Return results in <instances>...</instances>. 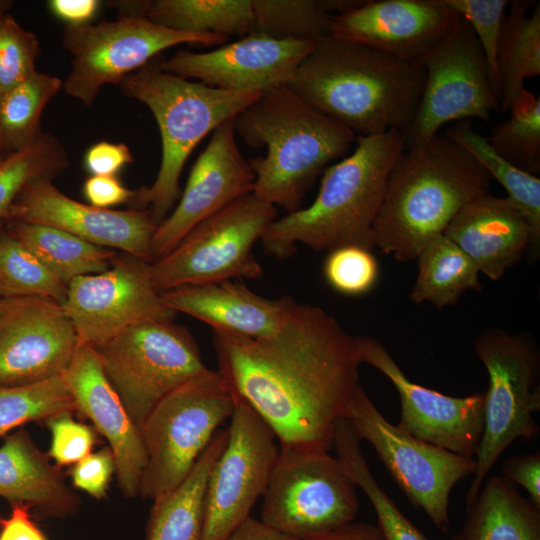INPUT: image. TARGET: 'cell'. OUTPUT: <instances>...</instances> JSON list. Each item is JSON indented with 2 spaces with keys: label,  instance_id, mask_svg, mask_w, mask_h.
Segmentation results:
<instances>
[{
  "label": "cell",
  "instance_id": "1",
  "mask_svg": "<svg viewBox=\"0 0 540 540\" xmlns=\"http://www.w3.org/2000/svg\"><path fill=\"white\" fill-rule=\"evenodd\" d=\"M218 371L270 426L280 447L329 452L361 386L356 336L323 309L296 302L271 336L213 331Z\"/></svg>",
  "mask_w": 540,
  "mask_h": 540
},
{
  "label": "cell",
  "instance_id": "2",
  "mask_svg": "<svg viewBox=\"0 0 540 540\" xmlns=\"http://www.w3.org/2000/svg\"><path fill=\"white\" fill-rule=\"evenodd\" d=\"M424 82L418 61L327 37L316 42L287 86L358 137L405 133Z\"/></svg>",
  "mask_w": 540,
  "mask_h": 540
},
{
  "label": "cell",
  "instance_id": "3",
  "mask_svg": "<svg viewBox=\"0 0 540 540\" xmlns=\"http://www.w3.org/2000/svg\"><path fill=\"white\" fill-rule=\"evenodd\" d=\"M491 177L463 148L439 133L406 147L387 179L373 225L374 246L401 262L417 258Z\"/></svg>",
  "mask_w": 540,
  "mask_h": 540
},
{
  "label": "cell",
  "instance_id": "4",
  "mask_svg": "<svg viewBox=\"0 0 540 540\" xmlns=\"http://www.w3.org/2000/svg\"><path fill=\"white\" fill-rule=\"evenodd\" d=\"M354 151L325 169L315 200L306 208L275 219L261 237L264 252L292 256L298 244L315 251L356 245L374 247L373 225L389 173L406 147L405 135L390 130L358 136Z\"/></svg>",
  "mask_w": 540,
  "mask_h": 540
},
{
  "label": "cell",
  "instance_id": "5",
  "mask_svg": "<svg viewBox=\"0 0 540 540\" xmlns=\"http://www.w3.org/2000/svg\"><path fill=\"white\" fill-rule=\"evenodd\" d=\"M235 133L264 157L249 160L253 194L287 213L302 201L327 165L356 141L354 132L316 110L287 85L261 95L234 117Z\"/></svg>",
  "mask_w": 540,
  "mask_h": 540
},
{
  "label": "cell",
  "instance_id": "6",
  "mask_svg": "<svg viewBox=\"0 0 540 540\" xmlns=\"http://www.w3.org/2000/svg\"><path fill=\"white\" fill-rule=\"evenodd\" d=\"M119 86L123 95L150 109L160 131L162 157L157 176L150 187L137 189L132 203L135 209L148 210L158 225L181 195L180 176L198 143L263 94L225 91L167 73L159 65V56Z\"/></svg>",
  "mask_w": 540,
  "mask_h": 540
},
{
  "label": "cell",
  "instance_id": "7",
  "mask_svg": "<svg viewBox=\"0 0 540 540\" xmlns=\"http://www.w3.org/2000/svg\"><path fill=\"white\" fill-rule=\"evenodd\" d=\"M236 402L226 379L210 369L166 395L141 428L147 464L139 495L154 500L177 487L230 420Z\"/></svg>",
  "mask_w": 540,
  "mask_h": 540
},
{
  "label": "cell",
  "instance_id": "8",
  "mask_svg": "<svg viewBox=\"0 0 540 540\" xmlns=\"http://www.w3.org/2000/svg\"><path fill=\"white\" fill-rule=\"evenodd\" d=\"M474 349L487 371L488 388L484 430L465 495L466 509L501 454L515 440H531L540 432L533 417L540 410V349L535 339L528 333L491 327L476 337Z\"/></svg>",
  "mask_w": 540,
  "mask_h": 540
},
{
  "label": "cell",
  "instance_id": "9",
  "mask_svg": "<svg viewBox=\"0 0 540 540\" xmlns=\"http://www.w3.org/2000/svg\"><path fill=\"white\" fill-rule=\"evenodd\" d=\"M275 218L276 207L253 193L234 201L151 263L154 287L164 292L185 285L260 278L263 269L253 247Z\"/></svg>",
  "mask_w": 540,
  "mask_h": 540
},
{
  "label": "cell",
  "instance_id": "10",
  "mask_svg": "<svg viewBox=\"0 0 540 540\" xmlns=\"http://www.w3.org/2000/svg\"><path fill=\"white\" fill-rule=\"evenodd\" d=\"M229 37L173 30L143 16L119 15L96 24L66 26L62 45L71 56L64 92L90 107L106 85H119L159 54L179 44L223 45Z\"/></svg>",
  "mask_w": 540,
  "mask_h": 540
},
{
  "label": "cell",
  "instance_id": "11",
  "mask_svg": "<svg viewBox=\"0 0 540 540\" xmlns=\"http://www.w3.org/2000/svg\"><path fill=\"white\" fill-rule=\"evenodd\" d=\"M96 350L107 378L140 429L166 395L208 369L189 330L173 322L133 325Z\"/></svg>",
  "mask_w": 540,
  "mask_h": 540
},
{
  "label": "cell",
  "instance_id": "12",
  "mask_svg": "<svg viewBox=\"0 0 540 540\" xmlns=\"http://www.w3.org/2000/svg\"><path fill=\"white\" fill-rule=\"evenodd\" d=\"M356 488L329 452L280 447L260 521L298 540L330 531L357 516Z\"/></svg>",
  "mask_w": 540,
  "mask_h": 540
},
{
  "label": "cell",
  "instance_id": "13",
  "mask_svg": "<svg viewBox=\"0 0 540 540\" xmlns=\"http://www.w3.org/2000/svg\"><path fill=\"white\" fill-rule=\"evenodd\" d=\"M344 419L360 440L372 445L411 504L421 508L439 531L448 532L451 491L459 481L474 475L475 458L421 441L391 424L362 386Z\"/></svg>",
  "mask_w": 540,
  "mask_h": 540
},
{
  "label": "cell",
  "instance_id": "14",
  "mask_svg": "<svg viewBox=\"0 0 540 540\" xmlns=\"http://www.w3.org/2000/svg\"><path fill=\"white\" fill-rule=\"evenodd\" d=\"M419 62L425 82L413 121L404 133L406 147L438 134L452 121H490L500 108L482 48L460 15L451 32Z\"/></svg>",
  "mask_w": 540,
  "mask_h": 540
},
{
  "label": "cell",
  "instance_id": "15",
  "mask_svg": "<svg viewBox=\"0 0 540 540\" xmlns=\"http://www.w3.org/2000/svg\"><path fill=\"white\" fill-rule=\"evenodd\" d=\"M276 439L264 419L237 395L228 441L208 477L202 540H226L251 516L279 454Z\"/></svg>",
  "mask_w": 540,
  "mask_h": 540
},
{
  "label": "cell",
  "instance_id": "16",
  "mask_svg": "<svg viewBox=\"0 0 540 540\" xmlns=\"http://www.w3.org/2000/svg\"><path fill=\"white\" fill-rule=\"evenodd\" d=\"M63 308L79 344L95 348L128 327L173 322L177 315L154 287L151 263L125 253L107 270L73 279Z\"/></svg>",
  "mask_w": 540,
  "mask_h": 540
},
{
  "label": "cell",
  "instance_id": "17",
  "mask_svg": "<svg viewBox=\"0 0 540 540\" xmlns=\"http://www.w3.org/2000/svg\"><path fill=\"white\" fill-rule=\"evenodd\" d=\"M358 358L380 371L396 388L400 419L396 426L409 435L452 453L474 457L485 421V395L453 397L408 379L377 339L356 336Z\"/></svg>",
  "mask_w": 540,
  "mask_h": 540
},
{
  "label": "cell",
  "instance_id": "18",
  "mask_svg": "<svg viewBox=\"0 0 540 540\" xmlns=\"http://www.w3.org/2000/svg\"><path fill=\"white\" fill-rule=\"evenodd\" d=\"M79 346L63 305L44 296L0 298V386L61 376Z\"/></svg>",
  "mask_w": 540,
  "mask_h": 540
},
{
  "label": "cell",
  "instance_id": "19",
  "mask_svg": "<svg viewBox=\"0 0 540 540\" xmlns=\"http://www.w3.org/2000/svg\"><path fill=\"white\" fill-rule=\"evenodd\" d=\"M315 44L254 31L212 51L182 49L169 58L159 56V65L167 73L212 88L265 94L288 85Z\"/></svg>",
  "mask_w": 540,
  "mask_h": 540
},
{
  "label": "cell",
  "instance_id": "20",
  "mask_svg": "<svg viewBox=\"0 0 540 540\" xmlns=\"http://www.w3.org/2000/svg\"><path fill=\"white\" fill-rule=\"evenodd\" d=\"M234 118L220 124L194 162L180 201L157 225L153 262L168 254L195 226L251 194L255 174L235 138Z\"/></svg>",
  "mask_w": 540,
  "mask_h": 540
},
{
  "label": "cell",
  "instance_id": "21",
  "mask_svg": "<svg viewBox=\"0 0 540 540\" xmlns=\"http://www.w3.org/2000/svg\"><path fill=\"white\" fill-rule=\"evenodd\" d=\"M11 220L55 227L95 245L153 262L151 246L157 223L148 210L97 208L65 195L52 179L29 182L12 207Z\"/></svg>",
  "mask_w": 540,
  "mask_h": 540
},
{
  "label": "cell",
  "instance_id": "22",
  "mask_svg": "<svg viewBox=\"0 0 540 540\" xmlns=\"http://www.w3.org/2000/svg\"><path fill=\"white\" fill-rule=\"evenodd\" d=\"M459 19L445 0H374L334 15L330 37L418 61Z\"/></svg>",
  "mask_w": 540,
  "mask_h": 540
},
{
  "label": "cell",
  "instance_id": "23",
  "mask_svg": "<svg viewBox=\"0 0 540 540\" xmlns=\"http://www.w3.org/2000/svg\"><path fill=\"white\" fill-rule=\"evenodd\" d=\"M62 378L76 412L108 441L122 493L128 498L139 495L147 464L142 431L107 378L96 348L79 344Z\"/></svg>",
  "mask_w": 540,
  "mask_h": 540
},
{
  "label": "cell",
  "instance_id": "24",
  "mask_svg": "<svg viewBox=\"0 0 540 540\" xmlns=\"http://www.w3.org/2000/svg\"><path fill=\"white\" fill-rule=\"evenodd\" d=\"M443 234L493 281L515 266L531 245L530 227L519 209L507 197L490 192L468 202Z\"/></svg>",
  "mask_w": 540,
  "mask_h": 540
},
{
  "label": "cell",
  "instance_id": "25",
  "mask_svg": "<svg viewBox=\"0 0 540 540\" xmlns=\"http://www.w3.org/2000/svg\"><path fill=\"white\" fill-rule=\"evenodd\" d=\"M160 294L169 308L208 324L213 331L252 339L274 334L296 304L290 296L268 299L232 280L185 285Z\"/></svg>",
  "mask_w": 540,
  "mask_h": 540
},
{
  "label": "cell",
  "instance_id": "26",
  "mask_svg": "<svg viewBox=\"0 0 540 540\" xmlns=\"http://www.w3.org/2000/svg\"><path fill=\"white\" fill-rule=\"evenodd\" d=\"M0 497L31 507L38 519L65 518L79 510V497L67 486L59 466L18 429L0 446Z\"/></svg>",
  "mask_w": 540,
  "mask_h": 540
},
{
  "label": "cell",
  "instance_id": "27",
  "mask_svg": "<svg viewBox=\"0 0 540 540\" xmlns=\"http://www.w3.org/2000/svg\"><path fill=\"white\" fill-rule=\"evenodd\" d=\"M466 511L450 540H540V507L502 476L487 477Z\"/></svg>",
  "mask_w": 540,
  "mask_h": 540
},
{
  "label": "cell",
  "instance_id": "28",
  "mask_svg": "<svg viewBox=\"0 0 540 540\" xmlns=\"http://www.w3.org/2000/svg\"><path fill=\"white\" fill-rule=\"evenodd\" d=\"M227 441L228 429H219L188 476L153 500L146 540H202L208 477Z\"/></svg>",
  "mask_w": 540,
  "mask_h": 540
},
{
  "label": "cell",
  "instance_id": "29",
  "mask_svg": "<svg viewBox=\"0 0 540 540\" xmlns=\"http://www.w3.org/2000/svg\"><path fill=\"white\" fill-rule=\"evenodd\" d=\"M117 8L177 31L240 38L256 31L252 0L119 1Z\"/></svg>",
  "mask_w": 540,
  "mask_h": 540
},
{
  "label": "cell",
  "instance_id": "30",
  "mask_svg": "<svg viewBox=\"0 0 540 540\" xmlns=\"http://www.w3.org/2000/svg\"><path fill=\"white\" fill-rule=\"evenodd\" d=\"M5 230L67 286L77 277L107 270L117 255L113 249L47 225L11 220Z\"/></svg>",
  "mask_w": 540,
  "mask_h": 540
},
{
  "label": "cell",
  "instance_id": "31",
  "mask_svg": "<svg viewBox=\"0 0 540 540\" xmlns=\"http://www.w3.org/2000/svg\"><path fill=\"white\" fill-rule=\"evenodd\" d=\"M505 15L497 54L499 103L503 112L525 89L527 78L540 75V5L516 0Z\"/></svg>",
  "mask_w": 540,
  "mask_h": 540
},
{
  "label": "cell",
  "instance_id": "32",
  "mask_svg": "<svg viewBox=\"0 0 540 540\" xmlns=\"http://www.w3.org/2000/svg\"><path fill=\"white\" fill-rule=\"evenodd\" d=\"M444 135L468 152L507 192V198L525 217L531 231L529 253L532 261L540 254V179L503 157L481 135L464 121L450 127Z\"/></svg>",
  "mask_w": 540,
  "mask_h": 540
},
{
  "label": "cell",
  "instance_id": "33",
  "mask_svg": "<svg viewBox=\"0 0 540 540\" xmlns=\"http://www.w3.org/2000/svg\"><path fill=\"white\" fill-rule=\"evenodd\" d=\"M418 274L410 299L438 309L457 304L468 290L479 291V271L469 257L444 234L433 238L417 256Z\"/></svg>",
  "mask_w": 540,
  "mask_h": 540
},
{
  "label": "cell",
  "instance_id": "34",
  "mask_svg": "<svg viewBox=\"0 0 540 540\" xmlns=\"http://www.w3.org/2000/svg\"><path fill=\"white\" fill-rule=\"evenodd\" d=\"M360 438L350 424L336 423L333 447L344 470L370 500L385 540H429L397 507L378 484L360 447Z\"/></svg>",
  "mask_w": 540,
  "mask_h": 540
},
{
  "label": "cell",
  "instance_id": "35",
  "mask_svg": "<svg viewBox=\"0 0 540 540\" xmlns=\"http://www.w3.org/2000/svg\"><path fill=\"white\" fill-rule=\"evenodd\" d=\"M354 0H252L256 31L277 38L319 41L330 37L334 15Z\"/></svg>",
  "mask_w": 540,
  "mask_h": 540
},
{
  "label": "cell",
  "instance_id": "36",
  "mask_svg": "<svg viewBox=\"0 0 540 540\" xmlns=\"http://www.w3.org/2000/svg\"><path fill=\"white\" fill-rule=\"evenodd\" d=\"M61 88L63 80L37 70L24 82L0 93V143L8 151L28 146L43 133L42 114Z\"/></svg>",
  "mask_w": 540,
  "mask_h": 540
},
{
  "label": "cell",
  "instance_id": "37",
  "mask_svg": "<svg viewBox=\"0 0 540 540\" xmlns=\"http://www.w3.org/2000/svg\"><path fill=\"white\" fill-rule=\"evenodd\" d=\"M69 167L60 140L42 133L28 146L12 152L0 163V220L8 221L12 207L26 185L37 178L54 179Z\"/></svg>",
  "mask_w": 540,
  "mask_h": 540
},
{
  "label": "cell",
  "instance_id": "38",
  "mask_svg": "<svg viewBox=\"0 0 540 540\" xmlns=\"http://www.w3.org/2000/svg\"><path fill=\"white\" fill-rule=\"evenodd\" d=\"M510 111V117L493 128L488 142L501 157L535 175L540 167V98L525 88Z\"/></svg>",
  "mask_w": 540,
  "mask_h": 540
},
{
  "label": "cell",
  "instance_id": "39",
  "mask_svg": "<svg viewBox=\"0 0 540 540\" xmlns=\"http://www.w3.org/2000/svg\"><path fill=\"white\" fill-rule=\"evenodd\" d=\"M67 288L4 228L0 235V298L44 296L63 305Z\"/></svg>",
  "mask_w": 540,
  "mask_h": 540
},
{
  "label": "cell",
  "instance_id": "40",
  "mask_svg": "<svg viewBox=\"0 0 540 540\" xmlns=\"http://www.w3.org/2000/svg\"><path fill=\"white\" fill-rule=\"evenodd\" d=\"M76 412L62 375L26 386H0V437L29 422Z\"/></svg>",
  "mask_w": 540,
  "mask_h": 540
},
{
  "label": "cell",
  "instance_id": "41",
  "mask_svg": "<svg viewBox=\"0 0 540 540\" xmlns=\"http://www.w3.org/2000/svg\"><path fill=\"white\" fill-rule=\"evenodd\" d=\"M323 273L327 283L338 293L360 296L375 287L379 266L369 249L347 245L328 252Z\"/></svg>",
  "mask_w": 540,
  "mask_h": 540
},
{
  "label": "cell",
  "instance_id": "42",
  "mask_svg": "<svg viewBox=\"0 0 540 540\" xmlns=\"http://www.w3.org/2000/svg\"><path fill=\"white\" fill-rule=\"evenodd\" d=\"M38 37L9 14L0 19V93L24 82L36 71Z\"/></svg>",
  "mask_w": 540,
  "mask_h": 540
},
{
  "label": "cell",
  "instance_id": "43",
  "mask_svg": "<svg viewBox=\"0 0 540 540\" xmlns=\"http://www.w3.org/2000/svg\"><path fill=\"white\" fill-rule=\"evenodd\" d=\"M472 28L484 53L492 87L499 100L497 66L498 46L506 8V0H445Z\"/></svg>",
  "mask_w": 540,
  "mask_h": 540
},
{
  "label": "cell",
  "instance_id": "44",
  "mask_svg": "<svg viewBox=\"0 0 540 540\" xmlns=\"http://www.w3.org/2000/svg\"><path fill=\"white\" fill-rule=\"evenodd\" d=\"M73 412L57 414L44 423L51 433L48 456L57 466L74 465L92 453L97 443V432L73 418Z\"/></svg>",
  "mask_w": 540,
  "mask_h": 540
},
{
  "label": "cell",
  "instance_id": "45",
  "mask_svg": "<svg viewBox=\"0 0 540 540\" xmlns=\"http://www.w3.org/2000/svg\"><path fill=\"white\" fill-rule=\"evenodd\" d=\"M115 471L113 453L109 447H105L90 453L75 463L70 471V476L75 488L100 500L107 496Z\"/></svg>",
  "mask_w": 540,
  "mask_h": 540
},
{
  "label": "cell",
  "instance_id": "46",
  "mask_svg": "<svg viewBox=\"0 0 540 540\" xmlns=\"http://www.w3.org/2000/svg\"><path fill=\"white\" fill-rule=\"evenodd\" d=\"M133 161V154L125 143L100 141L87 149L83 164L90 176H116Z\"/></svg>",
  "mask_w": 540,
  "mask_h": 540
},
{
  "label": "cell",
  "instance_id": "47",
  "mask_svg": "<svg viewBox=\"0 0 540 540\" xmlns=\"http://www.w3.org/2000/svg\"><path fill=\"white\" fill-rule=\"evenodd\" d=\"M82 193L90 205L110 209L120 204H132L137 190L126 187L117 176H89L83 183Z\"/></svg>",
  "mask_w": 540,
  "mask_h": 540
},
{
  "label": "cell",
  "instance_id": "48",
  "mask_svg": "<svg viewBox=\"0 0 540 540\" xmlns=\"http://www.w3.org/2000/svg\"><path fill=\"white\" fill-rule=\"evenodd\" d=\"M502 477L523 487L530 500L540 507V452L512 456L501 467Z\"/></svg>",
  "mask_w": 540,
  "mask_h": 540
},
{
  "label": "cell",
  "instance_id": "49",
  "mask_svg": "<svg viewBox=\"0 0 540 540\" xmlns=\"http://www.w3.org/2000/svg\"><path fill=\"white\" fill-rule=\"evenodd\" d=\"M10 506V515L0 518V540H48L32 519L29 505L14 503Z\"/></svg>",
  "mask_w": 540,
  "mask_h": 540
},
{
  "label": "cell",
  "instance_id": "50",
  "mask_svg": "<svg viewBox=\"0 0 540 540\" xmlns=\"http://www.w3.org/2000/svg\"><path fill=\"white\" fill-rule=\"evenodd\" d=\"M101 2L98 0H50V11L66 26H80L91 23Z\"/></svg>",
  "mask_w": 540,
  "mask_h": 540
},
{
  "label": "cell",
  "instance_id": "51",
  "mask_svg": "<svg viewBox=\"0 0 540 540\" xmlns=\"http://www.w3.org/2000/svg\"><path fill=\"white\" fill-rule=\"evenodd\" d=\"M301 540H385L378 525L348 523Z\"/></svg>",
  "mask_w": 540,
  "mask_h": 540
},
{
  "label": "cell",
  "instance_id": "52",
  "mask_svg": "<svg viewBox=\"0 0 540 540\" xmlns=\"http://www.w3.org/2000/svg\"><path fill=\"white\" fill-rule=\"evenodd\" d=\"M226 540H298L284 535L251 516Z\"/></svg>",
  "mask_w": 540,
  "mask_h": 540
},
{
  "label": "cell",
  "instance_id": "53",
  "mask_svg": "<svg viewBox=\"0 0 540 540\" xmlns=\"http://www.w3.org/2000/svg\"><path fill=\"white\" fill-rule=\"evenodd\" d=\"M13 5L10 0H0V19L9 14V11Z\"/></svg>",
  "mask_w": 540,
  "mask_h": 540
},
{
  "label": "cell",
  "instance_id": "54",
  "mask_svg": "<svg viewBox=\"0 0 540 540\" xmlns=\"http://www.w3.org/2000/svg\"><path fill=\"white\" fill-rule=\"evenodd\" d=\"M11 153L0 143V163Z\"/></svg>",
  "mask_w": 540,
  "mask_h": 540
},
{
  "label": "cell",
  "instance_id": "55",
  "mask_svg": "<svg viewBox=\"0 0 540 540\" xmlns=\"http://www.w3.org/2000/svg\"><path fill=\"white\" fill-rule=\"evenodd\" d=\"M5 224H6L5 221L0 220V235H1V233L3 232V230L5 228Z\"/></svg>",
  "mask_w": 540,
  "mask_h": 540
}]
</instances>
